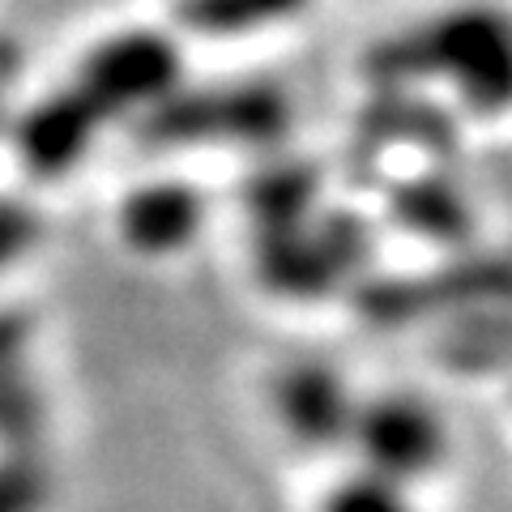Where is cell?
Here are the masks:
<instances>
[{
  "label": "cell",
  "mask_w": 512,
  "mask_h": 512,
  "mask_svg": "<svg viewBox=\"0 0 512 512\" xmlns=\"http://www.w3.org/2000/svg\"><path fill=\"white\" fill-rule=\"evenodd\" d=\"M350 440L359 444L367 474L389 478V483L406 487L427 478L448 453V431L440 414L419 397H376V402H359L355 431Z\"/></svg>",
  "instance_id": "obj_1"
},
{
  "label": "cell",
  "mask_w": 512,
  "mask_h": 512,
  "mask_svg": "<svg viewBox=\"0 0 512 512\" xmlns=\"http://www.w3.org/2000/svg\"><path fill=\"white\" fill-rule=\"evenodd\" d=\"M427 60L444 64L474 111H500L512 99V18L500 9H466L427 30Z\"/></svg>",
  "instance_id": "obj_2"
},
{
  "label": "cell",
  "mask_w": 512,
  "mask_h": 512,
  "mask_svg": "<svg viewBox=\"0 0 512 512\" xmlns=\"http://www.w3.org/2000/svg\"><path fill=\"white\" fill-rule=\"evenodd\" d=\"M278 414L286 431L295 440H303V448H320V444H338L350 440L355 431V414L359 402L350 397L338 376L320 372V367H295L278 380Z\"/></svg>",
  "instance_id": "obj_3"
},
{
  "label": "cell",
  "mask_w": 512,
  "mask_h": 512,
  "mask_svg": "<svg viewBox=\"0 0 512 512\" xmlns=\"http://www.w3.org/2000/svg\"><path fill=\"white\" fill-rule=\"evenodd\" d=\"M192 218H197V210H192V201L180 188H158L128 201L124 235L141 248H175L192 231Z\"/></svg>",
  "instance_id": "obj_4"
},
{
  "label": "cell",
  "mask_w": 512,
  "mask_h": 512,
  "mask_svg": "<svg viewBox=\"0 0 512 512\" xmlns=\"http://www.w3.org/2000/svg\"><path fill=\"white\" fill-rule=\"evenodd\" d=\"M320 512H419V508H414L406 487H397V483H389V478H376V474L359 470V474L342 478V483L325 495Z\"/></svg>",
  "instance_id": "obj_5"
},
{
  "label": "cell",
  "mask_w": 512,
  "mask_h": 512,
  "mask_svg": "<svg viewBox=\"0 0 512 512\" xmlns=\"http://www.w3.org/2000/svg\"><path fill=\"white\" fill-rule=\"evenodd\" d=\"M47 474L35 466H0V512H39Z\"/></svg>",
  "instance_id": "obj_6"
},
{
  "label": "cell",
  "mask_w": 512,
  "mask_h": 512,
  "mask_svg": "<svg viewBox=\"0 0 512 512\" xmlns=\"http://www.w3.org/2000/svg\"><path fill=\"white\" fill-rule=\"evenodd\" d=\"M26 239V222L13 210H0V256H13Z\"/></svg>",
  "instance_id": "obj_7"
}]
</instances>
